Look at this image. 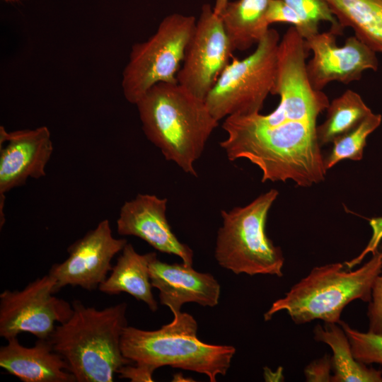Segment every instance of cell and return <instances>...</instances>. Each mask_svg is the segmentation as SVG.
Segmentation results:
<instances>
[{
  "mask_svg": "<svg viewBox=\"0 0 382 382\" xmlns=\"http://www.w3.org/2000/svg\"><path fill=\"white\" fill-rule=\"evenodd\" d=\"M316 127L309 120L266 125L249 115H231L222 124L227 136L219 144L228 160L245 158L257 166L262 182L291 180L310 187L323 181L327 172Z\"/></svg>",
  "mask_w": 382,
  "mask_h": 382,
  "instance_id": "6da1fadb",
  "label": "cell"
},
{
  "mask_svg": "<svg viewBox=\"0 0 382 382\" xmlns=\"http://www.w3.org/2000/svg\"><path fill=\"white\" fill-rule=\"evenodd\" d=\"M136 105L146 138L166 160L196 176L194 164L219 124L204 100L178 83H159Z\"/></svg>",
  "mask_w": 382,
  "mask_h": 382,
  "instance_id": "7a4b0ae2",
  "label": "cell"
},
{
  "mask_svg": "<svg viewBox=\"0 0 382 382\" xmlns=\"http://www.w3.org/2000/svg\"><path fill=\"white\" fill-rule=\"evenodd\" d=\"M71 304V316L56 325L48 338L54 350L65 360L76 382L113 381L122 366L133 364L121 350L127 303L100 310L79 300Z\"/></svg>",
  "mask_w": 382,
  "mask_h": 382,
  "instance_id": "3957f363",
  "label": "cell"
},
{
  "mask_svg": "<svg viewBox=\"0 0 382 382\" xmlns=\"http://www.w3.org/2000/svg\"><path fill=\"white\" fill-rule=\"evenodd\" d=\"M197 332L195 319L180 312L156 330L127 325L121 337V350L133 363L153 371L170 366L204 374L210 382H215L218 376L227 373L236 349L204 343Z\"/></svg>",
  "mask_w": 382,
  "mask_h": 382,
  "instance_id": "277c9868",
  "label": "cell"
},
{
  "mask_svg": "<svg viewBox=\"0 0 382 382\" xmlns=\"http://www.w3.org/2000/svg\"><path fill=\"white\" fill-rule=\"evenodd\" d=\"M354 271H347L345 263L315 267L310 273L275 301L264 314L265 321L277 312L286 311L296 324L314 320L338 323L345 307L360 299L369 302L376 278L382 272V250Z\"/></svg>",
  "mask_w": 382,
  "mask_h": 382,
  "instance_id": "5b68a950",
  "label": "cell"
},
{
  "mask_svg": "<svg viewBox=\"0 0 382 382\" xmlns=\"http://www.w3.org/2000/svg\"><path fill=\"white\" fill-rule=\"evenodd\" d=\"M278 196L271 189L243 207L221 210L214 257L223 268L234 274L283 276L284 257L265 231L268 212Z\"/></svg>",
  "mask_w": 382,
  "mask_h": 382,
  "instance_id": "8992f818",
  "label": "cell"
},
{
  "mask_svg": "<svg viewBox=\"0 0 382 382\" xmlns=\"http://www.w3.org/2000/svg\"><path fill=\"white\" fill-rule=\"evenodd\" d=\"M279 40L277 30L269 28L250 55L226 66L204 100L216 120L260 112L274 86Z\"/></svg>",
  "mask_w": 382,
  "mask_h": 382,
  "instance_id": "52a82bcc",
  "label": "cell"
},
{
  "mask_svg": "<svg viewBox=\"0 0 382 382\" xmlns=\"http://www.w3.org/2000/svg\"><path fill=\"white\" fill-rule=\"evenodd\" d=\"M196 21L192 16L170 14L146 41L132 46L122 79L128 102L136 105L157 83H178L177 74Z\"/></svg>",
  "mask_w": 382,
  "mask_h": 382,
  "instance_id": "ba28073f",
  "label": "cell"
},
{
  "mask_svg": "<svg viewBox=\"0 0 382 382\" xmlns=\"http://www.w3.org/2000/svg\"><path fill=\"white\" fill-rule=\"evenodd\" d=\"M305 39L290 26L279 40L277 72L272 95L280 98L277 108L268 115L259 113L257 121L272 125L286 120L317 121L330 103L323 92L314 90L308 80L306 58L309 54Z\"/></svg>",
  "mask_w": 382,
  "mask_h": 382,
  "instance_id": "9c48e42d",
  "label": "cell"
},
{
  "mask_svg": "<svg viewBox=\"0 0 382 382\" xmlns=\"http://www.w3.org/2000/svg\"><path fill=\"white\" fill-rule=\"evenodd\" d=\"M55 280L49 274L21 290L5 289L0 294V336L6 340L27 332L48 339L56 323L67 321L73 306L54 296Z\"/></svg>",
  "mask_w": 382,
  "mask_h": 382,
  "instance_id": "30bf717a",
  "label": "cell"
},
{
  "mask_svg": "<svg viewBox=\"0 0 382 382\" xmlns=\"http://www.w3.org/2000/svg\"><path fill=\"white\" fill-rule=\"evenodd\" d=\"M233 52L220 16L210 4H204L177 74L178 83L205 100Z\"/></svg>",
  "mask_w": 382,
  "mask_h": 382,
  "instance_id": "8fae6325",
  "label": "cell"
},
{
  "mask_svg": "<svg viewBox=\"0 0 382 382\" xmlns=\"http://www.w3.org/2000/svg\"><path fill=\"white\" fill-rule=\"evenodd\" d=\"M127 243L125 238L113 236L108 219L102 220L68 248L65 260L50 269L48 274L55 280L56 292L66 286H78L88 291L98 289L112 270V260Z\"/></svg>",
  "mask_w": 382,
  "mask_h": 382,
  "instance_id": "7c38bea8",
  "label": "cell"
},
{
  "mask_svg": "<svg viewBox=\"0 0 382 382\" xmlns=\"http://www.w3.org/2000/svg\"><path fill=\"white\" fill-rule=\"evenodd\" d=\"M337 35L330 28L306 39L313 53L306 63V71L312 88L318 91L332 81L348 84L359 80L367 69L376 71L378 61L376 53L354 35L337 46Z\"/></svg>",
  "mask_w": 382,
  "mask_h": 382,
  "instance_id": "4fadbf2b",
  "label": "cell"
},
{
  "mask_svg": "<svg viewBox=\"0 0 382 382\" xmlns=\"http://www.w3.org/2000/svg\"><path fill=\"white\" fill-rule=\"evenodd\" d=\"M53 152L51 134L45 126L7 132L0 127V226L5 222V194L25 184L29 178L46 175Z\"/></svg>",
  "mask_w": 382,
  "mask_h": 382,
  "instance_id": "5bb4252c",
  "label": "cell"
},
{
  "mask_svg": "<svg viewBox=\"0 0 382 382\" xmlns=\"http://www.w3.org/2000/svg\"><path fill=\"white\" fill-rule=\"evenodd\" d=\"M167 202L166 198L149 194H138L125 202L117 220V233L140 238L156 250L175 255L185 265H192L193 251L178 239L168 221Z\"/></svg>",
  "mask_w": 382,
  "mask_h": 382,
  "instance_id": "9a60e30c",
  "label": "cell"
},
{
  "mask_svg": "<svg viewBox=\"0 0 382 382\" xmlns=\"http://www.w3.org/2000/svg\"><path fill=\"white\" fill-rule=\"evenodd\" d=\"M149 276L152 286L159 291L161 304L168 306L173 316L181 312L185 303L209 307L219 303V283L211 274L197 272L192 265L168 264L156 257L149 264Z\"/></svg>",
  "mask_w": 382,
  "mask_h": 382,
  "instance_id": "2e32d148",
  "label": "cell"
},
{
  "mask_svg": "<svg viewBox=\"0 0 382 382\" xmlns=\"http://www.w3.org/2000/svg\"><path fill=\"white\" fill-rule=\"evenodd\" d=\"M0 348V366L23 382H76L65 360L48 339H37L26 347L17 337Z\"/></svg>",
  "mask_w": 382,
  "mask_h": 382,
  "instance_id": "e0dca14e",
  "label": "cell"
},
{
  "mask_svg": "<svg viewBox=\"0 0 382 382\" xmlns=\"http://www.w3.org/2000/svg\"><path fill=\"white\" fill-rule=\"evenodd\" d=\"M156 257L155 252L139 254L127 243L112 266L110 275L98 289L108 295L127 293L145 303L152 312L156 311L158 303L152 293L149 276V264Z\"/></svg>",
  "mask_w": 382,
  "mask_h": 382,
  "instance_id": "ac0fdd59",
  "label": "cell"
},
{
  "mask_svg": "<svg viewBox=\"0 0 382 382\" xmlns=\"http://www.w3.org/2000/svg\"><path fill=\"white\" fill-rule=\"evenodd\" d=\"M272 0L228 1L219 15L233 51L257 45L269 30L266 13Z\"/></svg>",
  "mask_w": 382,
  "mask_h": 382,
  "instance_id": "d6986e66",
  "label": "cell"
},
{
  "mask_svg": "<svg viewBox=\"0 0 382 382\" xmlns=\"http://www.w3.org/2000/svg\"><path fill=\"white\" fill-rule=\"evenodd\" d=\"M314 339L330 346L332 382H382V371L366 366L354 357L351 346L342 328L335 323L317 325L313 330Z\"/></svg>",
  "mask_w": 382,
  "mask_h": 382,
  "instance_id": "ffe728a7",
  "label": "cell"
},
{
  "mask_svg": "<svg viewBox=\"0 0 382 382\" xmlns=\"http://www.w3.org/2000/svg\"><path fill=\"white\" fill-rule=\"evenodd\" d=\"M342 29L382 53V0H325Z\"/></svg>",
  "mask_w": 382,
  "mask_h": 382,
  "instance_id": "44dd1931",
  "label": "cell"
},
{
  "mask_svg": "<svg viewBox=\"0 0 382 382\" xmlns=\"http://www.w3.org/2000/svg\"><path fill=\"white\" fill-rule=\"evenodd\" d=\"M326 110L325 120L316 127L320 146L349 132L373 112L361 97L350 89L332 100Z\"/></svg>",
  "mask_w": 382,
  "mask_h": 382,
  "instance_id": "7402d4cb",
  "label": "cell"
},
{
  "mask_svg": "<svg viewBox=\"0 0 382 382\" xmlns=\"http://www.w3.org/2000/svg\"><path fill=\"white\" fill-rule=\"evenodd\" d=\"M381 120L380 114L372 112L355 128L335 139L331 152L324 158L326 170L342 160H361L368 137L380 126Z\"/></svg>",
  "mask_w": 382,
  "mask_h": 382,
  "instance_id": "603a6c76",
  "label": "cell"
},
{
  "mask_svg": "<svg viewBox=\"0 0 382 382\" xmlns=\"http://www.w3.org/2000/svg\"><path fill=\"white\" fill-rule=\"evenodd\" d=\"M338 324L348 337L354 357L365 364H382V335L363 332L340 320Z\"/></svg>",
  "mask_w": 382,
  "mask_h": 382,
  "instance_id": "cb8c5ba5",
  "label": "cell"
},
{
  "mask_svg": "<svg viewBox=\"0 0 382 382\" xmlns=\"http://www.w3.org/2000/svg\"><path fill=\"white\" fill-rule=\"evenodd\" d=\"M292 8L303 20L318 28L320 21L329 22L330 29L337 35L343 29L332 14L325 0H282Z\"/></svg>",
  "mask_w": 382,
  "mask_h": 382,
  "instance_id": "d4e9b609",
  "label": "cell"
},
{
  "mask_svg": "<svg viewBox=\"0 0 382 382\" xmlns=\"http://www.w3.org/2000/svg\"><path fill=\"white\" fill-rule=\"evenodd\" d=\"M266 20L269 25L274 23L291 24L305 40L319 32L318 28L303 20L282 0H272L266 13Z\"/></svg>",
  "mask_w": 382,
  "mask_h": 382,
  "instance_id": "484cf974",
  "label": "cell"
},
{
  "mask_svg": "<svg viewBox=\"0 0 382 382\" xmlns=\"http://www.w3.org/2000/svg\"><path fill=\"white\" fill-rule=\"evenodd\" d=\"M367 316L369 332L382 335V272L374 282Z\"/></svg>",
  "mask_w": 382,
  "mask_h": 382,
  "instance_id": "4316f807",
  "label": "cell"
},
{
  "mask_svg": "<svg viewBox=\"0 0 382 382\" xmlns=\"http://www.w3.org/2000/svg\"><path fill=\"white\" fill-rule=\"evenodd\" d=\"M331 370V357L325 354L310 362L304 369V375L308 382H330L332 377Z\"/></svg>",
  "mask_w": 382,
  "mask_h": 382,
  "instance_id": "83f0119b",
  "label": "cell"
},
{
  "mask_svg": "<svg viewBox=\"0 0 382 382\" xmlns=\"http://www.w3.org/2000/svg\"><path fill=\"white\" fill-rule=\"evenodd\" d=\"M372 229L371 238L363 252L356 258L346 262L345 264L348 269L358 265L368 253H374L382 239V217L373 218L369 221Z\"/></svg>",
  "mask_w": 382,
  "mask_h": 382,
  "instance_id": "f1b7e54d",
  "label": "cell"
},
{
  "mask_svg": "<svg viewBox=\"0 0 382 382\" xmlns=\"http://www.w3.org/2000/svg\"><path fill=\"white\" fill-rule=\"evenodd\" d=\"M154 372L147 366L129 364L122 366L117 374L120 378L129 379L132 382H149L154 381Z\"/></svg>",
  "mask_w": 382,
  "mask_h": 382,
  "instance_id": "f546056e",
  "label": "cell"
},
{
  "mask_svg": "<svg viewBox=\"0 0 382 382\" xmlns=\"http://www.w3.org/2000/svg\"><path fill=\"white\" fill-rule=\"evenodd\" d=\"M228 0H216L213 6L214 11L216 14L220 15L226 6Z\"/></svg>",
  "mask_w": 382,
  "mask_h": 382,
  "instance_id": "4dcf8cb0",
  "label": "cell"
},
{
  "mask_svg": "<svg viewBox=\"0 0 382 382\" xmlns=\"http://www.w3.org/2000/svg\"><path fill=\"white\" fill-rule=\"evenodd\" d=\"M6 1H13V0H6Z\"/></svg>",
  "mask_w": 382,
  "mask_h": 382,
  "instance_id": "1f68e13d",
  "label": "cell"
}]
</instances>
